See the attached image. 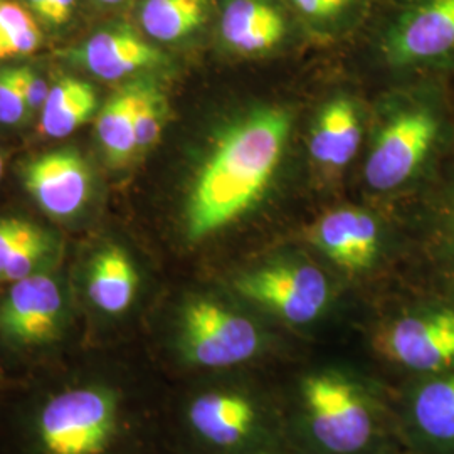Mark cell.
<instances>
[{"mask_svg":"<svg viewBox=\"0 0 454 454\" xmlns=\"http://www.w3.org/2000/svg\"><path fill=\"white\" fill-rule=\"evenodd\" d=\"M138 369L120 345L84 347L0 384V454H142Z\"/></svg>","mask_w":454,"mask_h":454,"instance_id":"1","label":"cell"},{"mask_svg":"<svg viewBox=\"0 0 454 454\" xmlns=\"http://www.w3.org/2000/svg\"><path fill=\"white\" fill-rule=\"evenodd\" d=\"M290 129L292 116L286 110L262 108L221 135L189 197V243L207 239L260 200L283 159Z\"/></svg>","mask_w":454,"mask_h":454,"instance_id":"2","label":"cell"},{"mask_svg":"<svg viewBox=\"0 0 454 454\" xmlns=\"http://www.w3.org/2000/svg\"><path fill=\"white\" fill-rule=\"evenodd\" d=\"M0 288L4 379L48 369L88 347L82 311L59 268Z\"/></svg>","mask_w":454,"mask_h":454,"instance_id":"3","label":"cell"},{"mask_svg":"<svg viewBox=\"0 0 454 454\" xmlns=\"http://www.w3.org/2000/svg\"><path fill=\"white\" fill-rule=\"evenodd\" d=\"M258 348V328L209 296L185 298L172 318L167 339L168 362L187 372L236 367Z\"/></svg>","mask_w":454,"mask_h":454,"instance_id":"4","label":"cell"},{"mask_svg":"<svg viewBox=\"0 0 454 454\" xmlns=\"http://www.w3.org/2000/svg\"><path fill=\"white\" fill-rule=\"evenodd\" d=\"M71 290L84 320L88 347H112L118 345V332L138 305L142 271L125 246L99 244L82 261Z\"/></svg>","mask_w":454,"mask_h":454,"instance_id":"5","label":"cell"},{"mask_svg":"<svg viewBox=\"0 0 454 454\" xmlns=\"http://www.w3.org/2000/svg\"><path fill=\"white\" fill-rule=\"evenodd\" d=\"M441 116L427 103L409 105L390 118L373 144L365 179L373 191H394L412 179L434 152Z\"/></svg>","mask_w":454,"mask_h":454,"instance_id":"6","label":"cell"},{"mask_svg":"<svg viewBox=\"0 0 454 454\" xmlns=\"http://www.w3.org/2000/svg\"><path fill=\"white\" fill-rule=\"evenodd\" d=\"M311 431L328 451H360L372 436L371 411L357 387L339 375H311L303 384Z\"/></svg>","mask_w":454,"mask_h":454,"instance_id":"7","label":"cell"},{"mask_svg":"<svg viewBox=\"0 0 454 454\" xmlns=\"http://www.w3.org/2000/svg\"><path fill=\"white\" fill-rule=\"evenodd\" d=\"M384 54L401 67L454 59V0H409L386 34Z\"/></svg>","mask_w":454,"mask_h":454,"instance_id":"8","label":"cell"},{"mask_svg":"<svg viewBox=\"0 0 454 454\" xmlns=\"http://www.w3.org/2000/svg\"><path fill=\"white\" fill-rule=\"evenodd\" d=\"M236 290L273 309L290 324H309L324 311L330 286L326 276L309 264H275L244 275Z\"/></svg>","mask_w":454,"mask_h":454,"instance_id":"9","label":"cell"},{"mask_svg":"<svg viewBox=\"0 0 454 454\" xmlns=\"http://www.w3.org/2000/svg\"><path fill=\"white\" fill-rule=\"evenodd\" d=\"M256 418L253 404L236 392L199 389L189 392L180 404V426L195 444L227 450L239 444Z\"/></svg>","mask_w":454,"mask_h":454,"instance_id":"10","label":"cell"},{"mask_svg":"<svg viewBox=\"0 0 454 454\" xmlns=\"http://www.w3.org/2000/svg\"><path fill=\"white\" fill-rule=\"evenodd\" d=\"M24 185L48 215L69 219L90 197L91 174L78 152L56 150L27 163Z\"/></svg>","mask_w":454,"mask_h":454,"instance_id":"11","label":"cell"},{"mask_svg":"<svg viewBox=\"0 0 454 454\" xmlns=\"http://www.w3.org/2000/svg\"><path fill=\"white\" fill-rule=\"evenodd\" d=\"M390 357L414 371L454 364V309L411 315L392 325L384 339Z\"/></svg>","mask_w":454,"mask_h":454,"instance_id":"12","label":"cell"},{"mask_svg":"<svg viewBox=\"0 0 454 454\" xmlns=\"http://www.w3.org/2000/svg\"><path fill=\"white\" fill-rule=\"evenodd\" d=\"M63 244L27 219H0V286L61 266Z\"/></svg>","mask_w":454,"mask_h":454,"instance_id":"13","label":"cell"},{"mask_svg":"<svg viewBox=\"0 0 454 454\" xmlns=\"http://www.w3.org/2000/svg\"><path fill=\"white\" fill-rule=\"evenodd\" d=\"M311 239L328 260L347 271L371 268L379 253V226L369 212L345 207L328 212L315 224Z\"/></svg>","mask_w":454,"mask_h":454,"instance_id":"14","label":"cell"},{"mask_svg":"<svg viewBox=\"0 0 454 454\" xmlns=\"http://www.w3.org/2000/svg\"><path fill=\"white\" fill-rule=\"evenodd\" d=\"M78 61L98 78L116 82L160 65L163 54L129 29H108L95 34L78 51Z\"/></svg>","mask_w":454,"mask_h":454,"instance_id":"15","label":"cell"},{"mask_svg":"<svg viewBox=\"0 0 454 454\" xmlns=\"http://www.w3.org/2000/svg\"><path fill=\"white\" fill-rule=\"evenodd\" d=\"M286 34V20L268 0H227L221 16V35L241 54L275 49Z\"/></svg>","mask_w":454,"mask_h":454,"instance_id":"16","label":"cell"},{"mask_svg":"<svg viewBox=\"0 0 454 454\" xmlns=\"http://www.w3.org/2000/svg\"><path fill=\"white\" fill-rule=\"evenodd\" d=\"M360 145V121L352 101L337 98L318 116L309 138V153L317 162L343 167L350 162Z\"/></svg>","mask_w":454,"mask_h":454,"instance_id":"17","label":"cell"},{"mask_svg":"<svg viewBox=\"0 0 454 454\" xmlns=\"http://www.w3.org/2000/svg\"><path fill=\"white\" fill-rule=\"evenodd\" d=\"M97 106V91L90 82L65 78L49 88L43 106L41 131L51 138H65L84 125Z\"/></svg>","mask_w":454,"mask_h":454,"instance_id":"18","label":"cell"},{"mask_svg":"<svg viewBox=\"0 0 454 454\" xmlns=\"http://www.w3.org/2000/svg\"><path fill=\"white\" fill-rule=\"evenodd\" d=\"M140 86L118 91L98 114L97 133L110 163L125 165L137 153L135 110Z\"/></svg>","mask_w":454,"mask_h":454,"instance_id":"19","label":"cell"},{"mask_svg":"<svg viewBox=\"0 0 454 454\" xmlns=\"http://www.w3.org/2000/svg\"><path fill=\"white\" fill-rule=\"evenodd\" d=\"M209 16V0H145L142 27L152 39L174 43L197 31Z\"/></svg>","mask_w":454,"mask_h":454,"instance_id":"20","label":"cell"},{"mask_svg":"<svg viewBox=\"0 0 454 454\" xmlns=\"http://www.w3.org/2000/svg\"><path fill=\"white\" fill-rule=\"evenodd\" d=\"M414 419L429 438L454 441V377L429 382L419 390Z\"/></svg>","mask_w":454,"mask_h":454,"instance_id":"21","label":"cell"},{"mask_svg":"<svg viewBox=\"0 0 454 454\" xmlns=\"http://www.w3.org/2000/svg\"><path fill=\"white\" fill-rule=\"evenodd\" d=\"M41 31L17 2L0 0V59L27 56L39 48Z\"/></svg>","mask_w":454,"mask_h":454,"instance_id":"22","label":"cell"},{"mask_svg":"<svg viewBox=\"0 0 454 454\" xmlns=\"http://www.w3.org/2000/svg\"><path fill=\"white\" fill-rule=\"evenodd\" d=\"M162 99L152 88L140 86L135 110L137 152H144L159 140L162 131Z\"/></svg>","mask_w":454,"mask_h":454,"instance_id":"23","label":"cell"},{"mask_svg":"<svg viewBox=\"0 0 454 454\" xmlns=\"http://www.w3.org/2000/svg\"><path fill=\"white\" fill-rule=\"evenodd\" d=\"M31 114L11 69L0 71V123L19 125Z\"/></svg>","mask_w":454,"mask_h":454,"instance_id":"24","label":"cell"},{"mask_svg":"<svg viewBox=\"0 0 454 454\" xmlns=\"http://www.w3.org/2000/svg\"><path fill=\"white\" fill-rule=\"evenodd\" d=\"M290 2L301 16L311 20H318V22L335 20L343 16L356 4V0H290Z\"/></svg>","mask_w":454,"mask_h":454,"instance_id":"25","label":"cell"},{"mask_svg":"<svg viewBox=\"0 0 454 454\" xmlns=\"http://www.w3.org/2000/svg\"><path fill=\"white\" fill-rule=\"evenodd\" d=\"M11 73H12L17 86L29 106V112L33 114L39 108L43 110L49 93L46 82H43L39 76H35V73L29 67H14V69H11Z\"/></svg>","mask_w":454,"mask_h":454,"instance_id":"26","label":"cell"},{"mask_svg":"<svg viewBox=\"0 0 454 454\" xmlns=\"http://www.w3.org/2000/svg\"><path fill=\"white\" fill-rule=\"evenodd\" d=\"M34 12L51 24H65L74 9V0H27Z\"/></svg>","mask_w":454,"mask_h":454,"instance_id":"27","label":"cell"},{"mask_svg":"<svg viewBox=\"0 0 454 454\" xmlns=\"http://www.w3.org/2000/svg\"><path fill=\"white\" fill-rule=\"evenodd\" d=\"M99 4H105V5H116V4H121L123 0H98Z\"/></svg>","mask_w":454,"mask_h":454,"instance_id":"28","label":"cell"},{"mask_svg":"<svg viewBox=\"0 0 454 454\" xmlns=\"http://www.w3.org/2000/svg\"><path fill=\"white\" fill-rule=\"evenodd\" d=\"M451 229H453V236H454V200L453 204H451Z\"/></svg>","mask_w":454,"mask_h":454,"instance_id":"29","label":"cell"},{"mask_svg":"<svg viewBox=\"0 0 454 454\" xmlns=\"http://www.w3.org/2000/svg\"><path fill=\"white\" fill-rule=\"evenodd\" d=\"M2 170H4V162H2V157H0V176H2Z\"/></svg>","mask_w":454,"mask_h":454,"instance_id":"30","label":"cell"},{"mask_svg":"<svg viewBox=\"0 0 454 454\" xmlns=\"http://www.w3.org/2000/svg\"><path fill=\"white\" fill-rule=\"evenodd\" d=\"M2 380H4V377H2V373H0V384H2Z\"/></svg>","mask_w":454,"mask_h":454,"instance_id":"31","label":"cell"}]
</instances>
